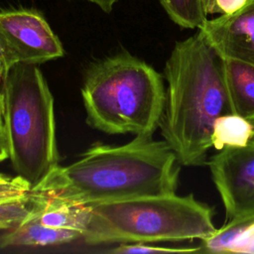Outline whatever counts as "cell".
Masks as SVG:
<instances>
[{
    "label": "cell",
    "instance_id": "obj_1",
    "mask_svg": "<svg viewBox=\"0 0 254 254\" xmlns=\"http://www.w3.org/2000/svg\"><path fill=\"white\" fill-rule=\"evenodd\" d=\"M180 163L165 141L136 135L121 146L95 144L68 166H58L29 192L76 203L175 193Z\"/></svg>",
    "mask_w": 254,
    "mask_h": 254
},
{
    "label": "cell",
    "instance_id": "obj_2",
    "mask_svg": "<svg viewBox=\"0 0 254 254\" xmlns=\"http://www.w3.org/2000/svg\"><path fill=\"white\" fill-rule=\"evenodd\" d=\"M166 96L159 128L180 165H206L215 121L232 113L221 56L197 32L175 44L164 67Z\"/></svg>",
    "mask_w": 254,
    "mask_h": 254
},
{
    "label": "cell",
    "instance_id": "obj_3",
    "mask_svg": "<svg viewBox=\"0 0 254 254\" xmlns=\"http://www.w3.org/2000/svg\"><path fill=\"white\" fill-rule=\"evenodd\" d=\"M163 76L127 52L89 64L81 97L86 123L108 134L152 136L165 104Z\"/></svg>",
    "mask_w": 254,
    "mask_h": 254
},
{
    "label": "cell",
    "instance_id": "obj_4",
    "mask_svg": "<svg viewBox=\"0 0 254 254\" xmlns=\"http://www.w3.org/2000/svg\"><path fill=\"white\" fill-rule=\"evenodd\" d=\"M90 206L82 236L90 245L203 240L216 230L213 208L192 193L146 195Z\"/></svg>",
    "mask_w": 254,
    "mask_h": 254
},
{
    "label": "cell",
    "instance_id": "obj_5",
    "mask_svg": "<svg viewBox=\"0 0 254 254\" xmlns=\"http://www.w3.org/2000/svg\"><path fill=\"white\" fill-rule=\"evenodd\" d=\"M9 159L30 190L59 166L54 97L38 64L17 63L0 91Z\"/></svg>",
    "mask_w": 254,
    "mask_h": 254
},
{
    "label": "cell",
    "instance_id": "obj_6",
    "mask_svg": "<svg viewBox=\"0 0 254 254\" xmlns=\"http://www.w3.org/2000/svg\"><path fill=\"white\" fill-rule=\"evenodd\" d=\"M224 205L226 221L254 214V140L226 146L206 162Z\"/></svg>",
    "mask_w": 254,
    "mask_h": 254
},
{
    "label": "cell",
    "instance_id": "obj_7",
    "mask_svg": "<svg viewBox=\"0 0 254 254\" xmlns=\"http://www.w3.org/2000/svg\"><path fill=\"white\" fill-rule=\"evenodd\" d=\"M0 32L19 63L40 64L64 56L61 41L36 10L0 12Z\"/></svg>",
    "mask_w": 254,
    "mask_h": 254
},
{
    "label": "cell",
    "instance_id": "obj_8",
    "mask_svg": "<svg viewBox=\"0 0 254 254\" xmlns=\"http://www.w3.org/2000/svg\"><path fill=\"white\" fill-rule=\"evenodd\" d=\"M198 30L221 57L254 64V0L230 14L206 19Z\"/></svg>",
    "mask_w": 254,
    "mask_h": 254
},
{
    "label": "cell",
    "instance_id": "obj_9",
    "mask_svg": "<svg viewBox=\"0 0 254 254\" xmlns=\"http://www.w3.org/2000/svg\"><path fill=\"white\" fill-rule=\"evenodd\" d=\"M79 238H82V233L79 231L52 227L42 223L34 208L19 225L0 236V248L47 247L68 243Z\"/></svg>",
    "mask_w": 254,
    "mask_h": 254
},
{
    "label": "cell",
    "instance_id": "obj_10",
    "mask_svg": "<svg viewBox=\"0 0 254 254\" xmlns=\"http://www.w3.org/2000/svg\"><path fill=\"white\" fill-rule=\"evenodd\" d=\"M222 58L225 84L232 113L254 123V64Z\"/></svg>",
    "mask_w": 254,
    "mask_h": 254
},
{
    "label": "cell",
    "instance_id": "obj_11",
    "mask_svg": "<svg viewBox=\"0 0 254 254\" xmlns=\"http://www.w3.org/2000/svg\"><path fill=\"white\" fill-rule=\"evenodd\" d=\"M200 241L198 249L201 253L254 254V214L226 221Z\"/></svg>",
    "mask_w": 254,
    "mask_h": 254
},
{
    "label": "cell",
    "instance_id": "obj_12",
    "mask_svg": "<svg viewBox=\"0 0 254 254\" xmlns=\"http://www.w3.org/2000/svg\"><path fill=\"white\" fill-rule=\"evenodd\" d=\"M36 196L38 201L35 213L42 223L52 227L76 230L83 236L91 215L90 205L55 197Z\"/></svg>",
    "mask_w": 254,
    "mask_h": 254
},
{
    "label": "cell",
    "instance_id": "obj_13",
    "mask_svg": "<svg viewBox=\"0 0 254 254\" xmlns=\"http://www.w3.org/2000/svg\"><path fill=\"white\" fill-rule=\"evenodd\" d=\"M253 124L247 119L229 113L220 116L214 123L211 143L217 151L226 146L243 147L252 140Z\"/></svg>",
    "mask_w": 254,
    "mask_h": 254
},
{
    "label": "cell",
    "instance_id": "obj_14",
    "mask_svg": "<svg viewBox=\"0 0 254 254\" xmlns=\"http://www.w3.org/2000/svg\"><path fill=\"white\" fill-rule=\"evenodd\" d=\"M171 20L182 28H200L207 19L200 0H159Z\"/></svg>",
    "mask_w": 254,
    "mask_h": 254
},
{
    "label": "cell",
    "instance_id": "obj_15",
    "mask_svg": "<svg viewBox=\"0 0 254 254\" xmlns=\"http://www.w3.org/2000/svg\"><path fill=\"white\" fill-rule=\"evenodd\" d=\"M37 196L24 195L0 201V230H9L19 225L36 207Z\"/></svg>",
    "mask_w": 254,
    "mask_h": 254
},
{
    "label": "cell",
    "instance_id": "obj_16",
    "mask_svg": "<svg viewBox=\"0 0 254 254\" xmlns=\"http://www.w3.org/2000/svg\"><path fill=\"white\" fill-rule=\"evenodd\" d=\"M111 253L117 254H131V253H198L199 249L196 248H183V247H163L154 246L150 243H119V245L111 250Z\"/></svg>",
    "mask_w": 254,
    "mask_h": 254
},
{
    "label": "cell",
    "instance_id": "obj_17",
    "mask_svg": "<svg viewBox=\"0 0 254 254\" xmlns=\"http://www.w3.org/2000/svg\"><path fill=\"white\" fill-rule=\"evenodd\" d=\"M29 185L20 177H8L0 174V201L28 193Z\"/></svg>",
    "mask_w": 254,
    "mask_h": 254
},
{
    "label": "cell",
    "instance_id": "obj_18",
    "mask_svg": "<svg viewBox=\"0 0 254 254\" xmlns=\"http://www.w3.org/2000/svg\"><path fill=\"white\" fill-rule=\"evenodd\" d=\"M249 0H200L201 7L206 15H224L235 12Z\"/></svg>",
    "mask_w": 254,
    "mask_h": 254
},
{
    "label": "cell",
    "instance_id": "obj_19",
    "mask_svg": "<svg viewBox=\"0 0 254 254\" xmlns=\"http://www.w3.org/2000/svg\"><path fill=\"white\" fill-rule=\"evenodd\" d=\"M17 63H19L18 59L10 48L5 37L0 32V64L4 67L6 71Z\"/></svg>",
    "mask_w": 254,
    "mask_h": 254
},
{
    "label": "cell",
    "instance_id": "obj_20",
    "mask_svg": "<svg viewBox=\"0 0 254 254\" xmlns=\"http://www.w3.org/2000/svg\"><path fill=\"white\" fill-rule=\"evenodd\" d=\"M9 158V148L8 141L6 137V132L4 128L3 118H0V162Z\"/></svg>",
    "mask_w": 254,
    "mask_h": 254
},
{
    "label": "cell",
    "instance_id": "obj_21",
    "mask_svg": "<svg viewBox=\"0 0 254 254\" xmlns=\"http://www.w3.org/2000/svg\"><path fill=\"white\" fill-rule=\"evenodd\" d=\"M101 8L105 13L111 12L113 5L117 2V0H86Z\"/></svg>",
    "mask_w": 254,
    "mask_h": 254
},
{
    "label": "cell",
    "instance_id": "obj_22",
    "mask_svg": "<svg viewBox=\"0 0 254 254\" xmlns=\"http://www.w3.org/2000/svg\"><path fill=\"white\" fill-rule=\"evenodd\" d=\"M4 75H5V69L4 67L0 64V82H2L3 78H4Z\"/></svg>",
    "mask_w": 254,
    "mask_h": 254
},
{
    "label": "cell",
    "instance_id": "obj_23",
    "mask_svg": "<svg viewBox=\"0 0 254 254\" xmlns=\"http://www.w3.org/2000/svg\"><path fill=\"white\" fill-rule=\"evenodd\" d=\"M0 118H3V100H2L1 93H0Z\"/></svg>",
    "mask_w": 254,
    "mask_h": 254
},
{
    "label": "cell",
    "instance_id": "obj_24",
    "mask_svg": "<svg viewBox=\"0 0 254 254\" xmlns=\"http://www.w3.org/2000/svg\"><path fill=\"white\" fill-rule=\"evenodd\" d=\"M252 140H254V123H253V135H252Z\"/></svg>",
    "mask_w": 254,
    "mask_h": 254
}]
</instances>
